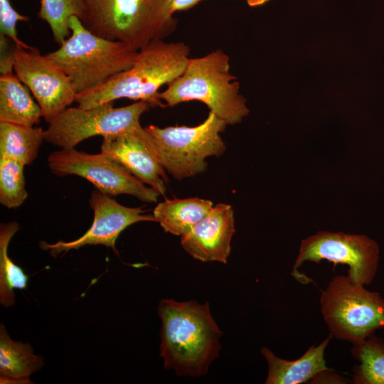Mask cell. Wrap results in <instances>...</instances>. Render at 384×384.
<instances>
[{
  "label": "cell",
  "instance_id": "cell-9",
  "mask_svg": "<svg viewBox=\"0 0 384 384\" xmlns=\"http://www.w3.org/2000/svg\"><path fill=\"white\" fill-rule=\"evenodd\" d=\"M323 260L333 262L334 267L347 265V276L352 282L369 285L378 270L379 247L364 235L320 231L302 240L291 274L299 282H311L297 269L304 262L319 263Z\"/></svg>",
  "mask_w": 384,
  "mask_h": 384
},
{
  "label": "cell",
  "instance_id": "cell-7",
  "mask_svg": "<svg viewBox=\"0 0 384 384\" xmlns=\"http://www.w3.org/2000/svg\"><path fill=\"white\" fill-rule=\"evenodd\" d=\"M321 312L334 337L352 344L384 329V298L337 275L321 291Z\"/></svg>",
  "mask_w": 384,
  "mask_h": 384
},
{
  "label": "cell",
  "instance_id": "cell-2",
  "mask_svg": "<svg viewBox=\"0 0 384 384\" xmlns=\"http://www.w3.org/2000/svg\"><path fill=\"white\" fill-rule=\"evenodd\" d=\"M190 50L182 42L154 41L139 50L132 65L90 90L77 93L75 102L83 109L120 98L161 106L159 90L178 78L189 61Z\"/></svg>",
  "mask_w": 384,
  "mask_h": 384
},
{
  "label": "cell",
  "instance_id": "cell-24",
  "mask_svg": "<svg viewBox=\"0 0 384 384\" xmlns=\"http://www.w3.org/2000/svg\"><path fill=\"white\" fill-rule=\"evenodd\" d=\"M29 18L17 12L10 0H0V33L10 38L15 46L33 50L36 48L30 46L21 41L17 36L18 21H28Z\"/></svg>",
  "mask_w": 384,
  "mask_h": 384
},
{
  "label": "cell",
  "instance_id": "cell-3",
  "mask_svg": "<svg viewBox=\"0 0 384 384\" xmlns=\"http://www.w3.org/2000/svg\"><path fill=\"white\" fill-rule=\"evenodd\" d=\"M79 18L97 36L122 41L137 51L164 40L178 23L171 0H81Z\"/></svg>",
  "mask_w": 384,
  "mask_h": 384
},
{
  "label": "cell",
  "instance_id": "cell-5",
  "mask_svg": "<svg viewBox=\"0 0 384 384\" xmlns=\"http://www.w3.org/2000/svg\"><path fill=\"white\" fill-rule=\"evenodd\" d=\"M71 35L46 55L70 78L77 93L95 88L129 69L138 51L122 41L92 33L76 16L68 22Z\"/></svg>",
  "mask_w": 384,
  "mask_h": 384
},
{
  "label": "cell",
  "instance_id": "cell-11",
  "mask_svg": "<svg viewBox=\"0 0 384 384\" xmlns=\"http://www.w3.org/2000/svg\"><path fill=\"white\" fill-rule=\"evenodd\" d=\"M14 70L31 90L47 123L75 102L77 92L70 78L38 48L30 50L15 46Z\"/></svg>",
  "mask_w": 384,
  "mask_h": 384
},
{
  "label": "cell",
  "instance_id": "cell-21",
  "mask_svg": "<svg viewBox=\"0 0 384 384\" xmlns=\"http://www.w3.org/2000/svg\"><path fill=\"white\" fill-rule=\"evenodd\" d=\"M354 384H384V340L374 335L353 344Z\"/></svg>",
  "mask_w": 384,
  "mask_h": 384
},
{
  "label": "cell",
  "instance_id": "cell-8",
  "mask_svg": "<svg viewBox=\"0 0 384 384\" xmlns=\"http://www.w3.org/2000/svg\"><path fill=\"white\" fill-rule=\"evenodd\" d=\"M150 105L144 101L122 107L109 102L89 109L68 107L44 131L45 141L61 149H71L95 136H116L143 129L140 117Z\"/></svg>",
  "mask_w": 384,
  "mask_h": 384
},
{
  "label": "cell",
  "instance_id": "cell-18",
  "mask_svg": "<svg viewBox=\"0 0 384 384\" xmlns=\"http://www.w3.org/2000/svg\"><path fill=\"white\" fill-rule=\"evenodd\" d=\"M208 199H165L154 208L153 215L166 233L181 236L188 232L213 208Z\"/></svg>",
  "mask_w": 384,
  "mask_h": 384
},
{
  "label": "cell",
  "instance_id": "cell-19",
  "mask_svg": "<svg viewBox=\"0 0 384 384\" xmlns=\"http://www.w3.org/2000/svg\"><path fill=\"white\" fill-rule=\"evenodd\" d=\"M44 131L41 127L0 122V156L17 160L25 166L31 164L45 141Z\"/></svg>",
  "mask_w": 384,
  "mask_h": 384
},
{
  "label": "cell",
  "instance_id": "cell-10",
  "mask_svg": "<svg viewBox=\"0 0 384 384\" xmlns=\"http://www.w3.org/2000/svg\"><path fill=\"white\" fill-rule=\"evenodd\" d=\"M48 165L55 175L81 176L110 196L128 194L144 202L155 203L160 195L119 162L101 152L91 154L75 148L61 149L48 155Z\"/></svg>",
  "mask_w": 384,
  "mask_h": 384
},
{
  "label": "cell",
  "instance_id": "cell-27",
  "mask_svg": "<svg viewBox=\"0 0 384 384\" xmlns=\"http://www.w3.org/2000/svg\"><path fill=\"white\" fill-rule=\"evenodd\" d=\"M250 6L255 7L265 4L270 0H245Z\"/></svg>",
  "mask_w": 384,
  "mask_h": 384
},
{
  "label": "cell",
  "instance_id": "cell-13",
  "mask_svg": "<svg viewBox=\"0 0 384 384\" xmlns=\"http://www.w3.org/2000/svg\"><path fill=\"white\" fill-rule=\"evenodd\" d=\"M100 152L114 159L160 195L165 194L164 169L158 159L153 137L145 128L103 137Z\"/></svg>",
  "mask_w": 384,
  "mask_h": 384
},
{
  "label": "cell",
  "instance_id": "cell-26",
  "mask_svg": "<svg viewBox=\"0 0 384 384\" xmlns=\"http://www.w3.org/2000/svg\"><path fill=\"white\" fill-rule=\"evenodd\" d=\"M203 0H171V12L188 10Z\"/></svg>",
  "mask_w": 384,
  "mask_h": 384
},
{
  "label": "cell",
  "instance_id": "cell-1",
  "mask_svg": "<svg viewBox=\"0 0 384 384\" xmlns=\"http://www.w3.org/2000/svg\"><path fill=\"white\" fill-rule=\"evenodd\" d=\"M160 356L164 366L177 375H205L219 356L223 332L213 319L209 303L161 300Z\"/></svg>",
  "mask_w": 384,
  "mask_h": 384
},
{
  "label": "cell",
  "instance_id": "cell-23",
  "mask_svg": "<svg viewBox=\"0 0 384 384\" xmlns=\"http://www.w3.org/2000/svg\"><path fill=\"white\" fill-rule=\"evenodd\" d=\"M24 166L17 160L0 156V203L9 209L21 206L28 196Z\"/></svg>",
  "mask_w": 384,
  "mask_h": 384
},
{
  "label": "cell",
  "instance_id": "cell-17",
  "mask_svg": "<svg viewBox=\"0 0 384 384\" xmlns=\"http://www.w3.org/2000/svg\"><path fill=\"white\" fill-rule=\"evenodd\" d=\"M43 358L34 354L29 343L13 341L0 325V383H32L29 377L43 366Z\"/></svg>",
  "mask_w": 384,
  "mask_h": 384
},
{
  "label": "cell",
  "instance_id": "cell-12",
  "mask_svg": "<svg viewBox=\"0 0 384 384\" xmlns=\"http://www.w3.org/2000/svg\"><path fill=\"white\" fill-rule=\"evenodd\" d=\"M89 203L93 210L94 218L92 225L83 235L70 242L60 240L50 244L41 241V248L54 257L71 250L96 245L110 247L117 254L116 240L125 228L138 222H156L153 214H145L140 208L124 206L99 190L92 191Z\"/></svg>",
  "mask_w": 384,
  "mask_h": 384
},
{
  "label": "cell",
  "instance_id": "cell-6",
  "mask_svg": "<svg viewBox=\"0 0 384 384\" xmlns=\"http://www.w3.org/2000/svg\"><path fill=\"white\" fill-rule=\"evenodd\" d=\"M227 125L210 112L195 127L149 125L145 129L153 137L163 168L175 178L182 180L204 172L206 158L220 156L225 152L226 146L220 134Z\"/></svg>",
  "mask_w": 384,
  "mask_h": 384
},
{
  "label": "cell",
  "instance_id": "cell-22",
  "mask_svg": "<svg viewBox=\"0 0 384 384\" xmlns=\"http://www.w3.org/2000/svg\"><path fill=\"white\" fill-rule=\"evenodd\" d=\"M81 14V0H41L38 17L50 26L53 39L60 46L68 37L69 19Z\"/></svg>",
  "mask_w": 384,
  "mask_h": 384
},
{
  "label": "cell",
  "instance_id": "cell-20",
  "mask_svg": "<svg viewBox=\"0 0 384 384\" xmlns=\"http://www.w3.org/2000/svg\"><path fill=\"white\" fill-rule=\"evenodd\" d=\"M19 230L16 222L1 223L0 226V304L5 308L15 304L14 289H26L28 277L22 268L9 257V242Z\"/></svg>",
  "mask_w": 384,
  "mask_h": 384
},
{
  "label": "cell",
  "instance_id": "cell-15",
  "mask_svg": "<svg viewBox=\"0 0 384 384\" xmlns=\"http://www.w3.org/2000/svg\"><path fill=\"white\" fill-rule=\"evenodd\" d=\"M333 335L318 346H311L299 358L287 361L277 357L267 347L261 353L268 364L266 384H301L311 380L319 373L331 370L326 366L324 352Z\"/></svg>",
  "mask_w": 384,
  "mask_h": 384
},
{
  "label": "cell",
  "instance_id": "cell-16",
  "mask_svg": "<svg viewBox=\"0 0 384 384\" xmlns=\"http://www.w3.org/2000/svg\"><path fill=\"white\" fill-rule=\"evenodd\" d=\"M13 70H5L0 75V122L37 124L42 117L41 109Z\"/></svg>",
  "mask_w": 384,
  "mask_h": 384
},
{
  "label": "cell",
  "instance_id": "cell-14",
  "mask_svg": "<svg viewBox=\"0 0 384 384\" xmlns=\"http://www.w3.org/2000/svg\"><path fill=\"white\" fill-rule=\"evenodd\" d=\"M235 232L232 206L220 203L213 206L198 223L181 236V245L198 260L226 264Z\"/></svg>",
  "mask_w": 384,
  "mask_h": 384
},
{
  "label": "cell",
  "instance_id": "cell-25",
  "mask_svg": "<svg viewBox=\"0 0 384 384\" xmlns=\"http://www.w3.org/2000/svg\"><path fill=\"white\" fill-rule=\"evenodd\" d=\"M310 383H346L347 379L333 372V370H324L316 374Z\"/></svg>",
  "mask_w": 384,
  "mask_h": 384
},
{
  "label": "cell",
  "instance_id": "cell-4",
  "mask_svg": "<svg viewBox=\"0 0 384 384\" xmlns=\"http://www.w3.org/2000/svg\"><path fill=\"white\" fill-rule=\"evenodd\" d=\"M230 73L229 56L216 49L190 58L184 72L159 92L165 105L200 101L228 125L239 124L248 115L246 99L240 94V83Z\"/></svg>",
  "mask_w": 384,
  "mask_h": 384
}]
</instances>
